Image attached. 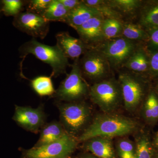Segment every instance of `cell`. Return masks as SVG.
I'll return each mask as SVG.
<instances>
[{
    "instance_id": "6da1fadb",
    "label": "cell",
    "mask_w": 158,
    "mask_h": 158,
    "mask_svg": "<svg viewBox=\"0 0 158 158\" xmlns=\"http://www.w3.org/2000/svg\"><path fill=\"white\" fill-rule=\"evenodd\" d=\"M140 129L135 119L116 113H102L94 116L88 127L77 139L84 142L95 137H125L135 134Z\"/></svg>"
},
{
    "instance_id": "7a4b0ae2",
    "label": "cell",
    "mask_w": 158,
    "mask_h": 158,
    "mask_svg": "<svg viewBox=\"0 0 158 158\" xmlns=\"http://www.w3.org/2000/svg\"><path fill=\"white\" fill-rule=\"evenodd\" d=\"M19 52L21 57L29 54L50 65L52 71L51 77H55L66 72L69 66L68 58L56 45L51 46L38 42L33 38L21 46Z\"/></svg>"
},
{
    "instance_id": "3957f363",
    "label": "cell",
    "mask_w": 158,
    "mask_h": 158,
    "mask_svg": "<svg viewBox=\"0 0 158 158\" xmlns=\"http://www.w3.org/2000/svg\"><path fill=\"white\" fill-rule=\"evenodd\" d=\"M88 95L103 113H116L123 104L120 84L114 78L109 77L95 82L89 88Z\"/></svg>"
},
{
    "instance_id": "277c9868",
    "label": "cell",
    "mask_w": 158,
    "mask_h": 158,
    "mask_svg": "<svg viewBox=\"0 0 158 158\" xmlns=\"http://www.w3.org/2000/svg\"><path fill=\"white\" fill-rule=\"evenodd\" d=\"M59 107L61 123L65 131L75 138L80 136L93 119L91 108L85 102H69Z\"/></svg>"
},
{
    "instance_id": "5b68a950",
    "label": "cell",
    "mask_w": 158,
    "mask_h": 158,
    "mask_svg": "<svg viewBox=\"0 0 158 158\" xmlns=\"http://www.w3.org/2000/svg\"><path fill=\"white\" fill-rule=\"evenodd\" d=\"M148 78L130 72L121 73L118 75V81L121 87L123 104L127 112L135 113L143 103L149 92L147 91Z\"/></svg>"
},
{
    "instance_id": "8992f818",
    "label": "cell",
    "mask_w": 158,
    "mask_h": 158,
    "mask_svg": "<svg viewBox=\"0 0 158 158\" xmlns=\"http://www.w3.org/2000/svg\"><path fill=\"white\" fill-rule=\"evenodd\" d=\"M74 61L70 73L54 94V96L60 100L78 101L89 94L90 87L83 78L79 59Z\"/></svg>"
},
{
    "instance_id": "52a82bcc",
    "label": "cell",
    "mask_w": 158,
    "mask_h": 158,
    "mask_svg": "<svg viewBox=\"0 0 158 158\" xmlns=\"http://www.w3.org/2000/svg\"><path fill=\"white\" fill-rule=\"evenodd\" d=\"M140 44L142 43L131 41L121 37L105 40L93 48H96L104 56L111 68L117 69L123 67Z\"/></svg>"
},
{
    "instance_id": "ba28073f",
    "label": "cell",
    "mask_w": 158,
    "mask_h": 158,
    "mask_svg": "<svg viewBox=\"0 0 158 158\" xmlns=\"http://www.w3.org/2000/svg\"><path fill=\"white\" fill-rule=\"evenodd\" d=\"M77 138L65 133L62 138L49 144L32 148L23 153V158L69 157L77 146Z\"/></svg>"
},
{
    "instance_id": "9c48e42d",
    "label": "cell",
    "mask_w": 158,
    "mask_h": 158,
    "mask_svg": "<svg viewBox=\"0 0 158 158\" xmlns=\"http://www.w3.org/2000/svg\"><path fill=\"white\" fill-rule=\"evenodd\" d=\"M79 62L82 74L88 78L97 82L109 77L110 63L96 48H88Z\"/></svg>"
},
{
    "instance_id": "30bf717a",
    "label": "cell",
    "mask_w": 158,
    "mask_h": 158,
    "mask_svg": "<svg viewBox=\"0 0 158 158\" xmlns=\"http://www.w3.org/2000/svg\"><path fill=\"white\" fill-rule=\"evenodd\" d=\"M13 25L23 33L41 39L46 37L49 30V22L41 15L29 11L21 12L15 16Z\"/></svg>"
},
{
    "instance_id": "8fae6325",
    "label": "cell",
    "mask_w": 158,
    "mask_h": 158,
    "mask_svg": "<svg viewBox=\"0 0 158 158\" xmlns=\"http://www.w3.org/2000/svg\"><path fill=\"white\" fill-rule=\"evenodd\" d=\"M44 118L45 116L42 107L34 109L15 106L13 120L27 131L37 132L44 123Z\"/></svg>"
},
{
    "instance_id": "7c38bea8",
    "label": "cell",
    "mask_w": 158,
    "mask_h": 158,
    "mask_svg": "<svg viewBox=\"0 0 158 158\" xmlns=\"http://www.w3.org/2000/svg\"><path fill=\"white\" fill-rule=\"evenodd\" d=\"M104 18L103 15L92 18L76 30L88 48L95 47L106 40L102 28Z\"/></svg>"
},
{
    "instance_id": "4fadbf2b",
    "label": "cell",
    "mask_w": 158,
    "mask_h": 158,
    "mask_svg": "<svg viewBox=\"0 0 158 158\" xmlns=\"http://www.w3.org/2000/svg\"><path fill=\"white\" fill-rule=\"evenodd\" d=\"M56 45L67 58L78 60L88 48L80 39L70 36L68 32H59L56 35Z\"/></svg>"
},
{
    "instance_id": "5bb4252c",
    "label": "cell",
    "mask_w": 158,
    "mask_h": 158,
    "mask_svg": "<svg viewBox=\"0 0 158 158\" xmlns=\"http://www.w3.org/2000/svg\"><path fill=\"white\" fill-rule=\"evenodd\" d=\"M149 52L142 43L138 45L123 67L132 73L149 78Z\"/></svg>"
},
{
    "instance_id": "9a60e30c",
    "label": "cell",
    "mask_w": 158,
    "mask_h": 158,
    "mask_svg": "<svg viewBox=\"0 0 158 158\" xmlns=\"http://www.w3.org/2000/svg\"><path fill=\"white\" fill-rule=\"evenodd\" d=\"M113 138L95 137L83 142L84 149L98 158H116Z\"/></svg>"
},
{
    "instance_id": "2e32d148",
    "label": "cell",
    "mask_w": 158,
    "mask_h": 158,
    "mask_svg": "<svg viewBox=\"0 0 158 158\" xmlns=\"http://www.w3.org/2000/svg\"><path fill=\"white\" fill-rule=\"evenodd\" d=\"M102 15L97 9L86 6L83 2L69 12L62 22L65 23L75 30L82 26L92 18Z\"/></svg>"
},
{
    "instance_id": "e0dca14e",
    "label": "cell",
    "mask_w": 158,
    "mask_h": 158,
    "mask_svg": "<svg viewBox=\"0 0 158 158\" xmlns=\"http://www.w3.org/2000/svg\"><path fill=\"white\" fill-rule=\"evenodd\" d=\"M138 16V24L145 30L158 28V0L144 1Z\"/></svg>"
},
{
    "instance_id": "ac0fdd59",
    "label": "cell",
    "mask_w": 158,
    "mask_h": 158,
    "mask_svg": "<svg viewBox=\"0 0 158 158\" xmlns=\"http://www.w3.org/2000/svg\"><path fill=\"white\" fill-rule=\"evenodd\" d=\"M66 133L62 123L57 122L48 123L43 128L35 147L43 146L57 141Z\"/></svg>"
},
{
    "instance_id": "d6986e66",
    "label": "cell",
    "mask_w": 158,
    "mask_h": 158,
    "mask_svg": "<svg viewBox=\"0 0 158 158\" xmlns=\"http://www.w3.org/2000/svg\"><path fill=\"white\" fill-rule=\"evenodd\" d=\"M122 37L138 43L145 44L147 41L148 38L147 31L138 23L122 21Z\"/></svg>"
},
{
    "instance_id": "ffe728a7",
    "label": "cell",
    "mask_w": 158,
    "mask_h": 158,
    "mask_svg": "<svg viewBox=\"0 0 158 158\" xmlns=\"http://www.w3.org/2000/svg\"><path fill=\"white\" fill-rule=\"evenodd\" d=\"M134 136L136 158H152L151 142L147 133L139 130Z\"/></svg>"
},
{
    "instance_id": "44dd1931",
    "label": "cell",
    "mask_w": 158,
    "mask_h": 158,
    "mask_svg": "<svg viewBox=\"0 0 158 158\" xmlns=\"http://www.w3.org/2000/svg\"><path fill=\"white\" fill-rule=\"evenodd\" d=\"M109 5L122 15L138 13L143 5L141 0H108Z\"/></svg>"
},
{
    "instance_id": "7402d4cb",
    "label": "cell",
    "mask_w": 158,
    "mask_h": 158,
    "mask_svg": "<svg viewBox=\"0 0 158 158\" xmlns=\"http://www.w3.org/2000/svg\"><path fill=\"white\" fill-rule=\"evenodd\" d=\"M69 11L59 0H52L50 4L46 9L42 16L47 21L62 22Z\"/></svg>"
},
{
    "instance_id": "603a6c76",
    "label": "cell",
    "mask_w": 158,
    "mask_h": 158,
    "mask_svg": "<svg viewBox=\"0 0 158 158\" xmlns=\"http://www.w3.org/2000/svg\"><path fill=\"white\" fill-rule=\"evenodd\" d=\"M82 2L86 6L97 9L105 18L122 21V15L110 6L108 0H83Z\"/></svg>"
},
{
    "instance_id": "cb8c5ba5",
    "label": "cell",
    "mask_w": 158,
    "mask_h": 158,
    "mask_svg": "<svg viewBox=\"0 0 158 158\" xmlns=\"http://www.w3.org/2000/svg\"><path fill=\"white\" fill-rule=\"evenodd\" d=\"M102 28L106 40L121 37L123 30L122 21L116 19L104 18Z\"/></svg>"
},
{
    "instance_id": "d4e9b609",
    "label": "cell",
    "mask_w": 158,
    "mask_h": 158,
    "mask_svg": "<svg viewBox=\"0 0 158 158\" xmlns=\"http://www.w3.org/2000/svg\"><path fill=\"white\" fill-rule=\"evenodd\" d=\"M51 77V76H42L37 77L31 81L32 88L40 96L51 95L55 93L56 90Z\"/></svg>"
},
{
    "instance_id": "484cf974",
    "label": "cell",
    "mask_w": 158,
    "mask_h": 158,
    "mask_svg": "<svg viewBox=\"0 0 158 158\" xmlns=\"http://www.w3.org/2000/svg\"><path fill=\"white\" fill-rule=\"evenodd\" d=\"M115 149L119 158H136L135 143L127 136L120 137L117 140Z\"/></svg>"
},
{
    "instance_id": "4316f807",
    "label": "cell",
    "mask_w": 158,
    "mask_h": 158,
    "mask_svg": "<svg viewBox=\"0 0 158 158\" xmlns=\"http://www.w3.org/2000/svg\"><path fill=\"white\" fill-rule=\"evenodd\" d=\"M2 11L7 16H15L20 13L26 1L21 0H3Z\"/></svg>"
},
{
    "instance_id": "83f0119b",
    "label": "cell",
    "mask_w": 158,
    "mask_h": 158,
    "mask_svg": "<svg viewBox=\"0 0 158 158\" xmlns=\"http://www.w3.org/2000/svg\"><path fill=\"white\" fill-rule=\"evenodd\" d=\"M52 0H31L26 1L27 11L34 12L42 16Z\"/></svg>"
},
{
    "instance_id": "f1b7e54d",
    "label": "cell",
    "mask_w": 158,
    "mask_h": 158,
    "mask_svg": "<svg viewBox=\"0 0 158 158\" xmlns=\"http://www.w3.org/2000/svg\"><path fill=\"white\" fill-rule=\"evenodd\" d=\"M144 102L150 108L152 115V123H155L158 120V97L153 89H150Z\"/></svg>"
},
{
    "instance_id": "f546056e",
    "label": "cell",
    "mask_w": 158,
    "mask_h": 158,
    "mask_svg": "<svg viewBox=\"0 0 158 158\" xmlns=\"http://www.w3.org/2000/svg\"><path fill=\"white\" fill-rule=\"evenodd\" d=\"M148 34V38L144 44L148 52L158 51V28L146 30Z\"/></svg>"
},
{
    "instance_id": "4dcf8cb0",
    "label": "cell",
    "mask_w": 158,
    "mask_h": 158,
    "mask_svg": "<svg viewBox=\"0 0 158 158\" xmlns=\"http://www.w3.org/2000/svg\"><path fill=\"white\" fill-rule=\"evenodd\" d=\"M148 52L150 57L149 78L158 81V51Z\"/></svg>"
},
{
    "instance_id": "1f68e13d",
    "label": "cell",
    "mask_w": 158,
    "mask_h": 158,
    "mask_svg": "<svg viewBox=\"0 0 158 158\" xmlns=\"http://www.w3.org/2000/svg\"><path fill=\"white\" fill-rule=\"evenodd\" d=\"M69 11L76 8L82 3V1L79 0H59Z\"/></svg>"
},
{
    "instance_id": "d6a6232c",
    "label": "cell",
    "mask_w": 158,
    "mask_h": 158,
    "mask_svg": "<svg viewBox=\"0 0 158 158\" xmlns=\"http://www.w3.org/2000/svg\"><path fill=\"white\" fill-rule=\"evenodd\" d=\"M77 158H98L90 153H86L79 156Z\"/></svg>"
},
{
    "instance_id": "836d02e7",
    "label": "cell",
    "mask_w": 158,
    "mask_h": 158,
    "mask_svg": "<svg viewBox=\"0 0 158 158\" xmlns=\"http://www.w3.org/2000/svg\"><path fill=\"white\" fill-rule=\"evenodd\" d=\"M153 144L156 148H158V132L154 139Z\"/></svg>"
},
{
    "instance_id": "e575fe53",
    "label": "cell",
    "mask_w": 158,
    "mask_h": 158,
    "mask_svg": "<svg viewBox=\"0 0 158 158\" xmlns=\"http://www.w3.org/2000/svg\"><path fill=\"white\" fill-rule=\"evenodd\" d=\"M153 90H155V91L156 94L158 97V81L156 85L155 86L154 88H153Z\"/></svg>"
},
{
    "instance_id": "d590c367",
    "label": "cell",
    "mask_w": 158,
    "mask_h": 158,
    "mask_svg": "<svg viewBox=\"0 0 158 158\" xmlns=\"http://www.w3.org/2000/svg\"><path fill=\"white\" fill-rule=\"evenodd\" d=\"M2 1H0V12L2 11Z\"/></svg>"
},
{
    "instance_id": "8d00e7d4",
    "label": "cell",
    "mask_w": 158,
    "mask_h": 158,
    "mask_svg": "<svg viewBox=\"0 0 158 158\" xmlns=\"http://www.w3.org/2000/svg\"><path fill=\"white\" fill-rule=\"evenodd\" d=\"M157 158H158V154L157 155Z\"/></svg>"
},
{
    "instance_id": "74e56055",
    "label": "cell",
    "mask_w": 158,
    "mask_h": 158,
    "mask_svg": "<svg viewBox=\"0 0 158 158\" xmlns=\"http://www.w3.org/2000/svg\"><path fill=\"white\" fill-rule=\"evenodd\" d=\"M69 158V157H68V158Z\"/></svg>"
}]
</instances>
